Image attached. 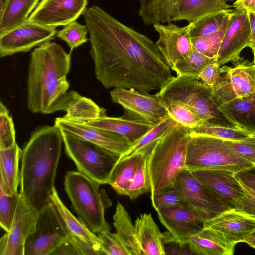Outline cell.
Segmentation results:
<instances>
[{
	"label": "cell",
	"mask_w": 255,
	"mask_h": 255,
	"mask_svg": "<svg viewBox=\"0 0 255 255\" xmlns=\"http://www.w3.org/2000/svg\"><path fill=\"white\" fill-rule=\"evenodd\" d=\"M245 140L255 148V134H253L249 139Z\"/></svg>",
	"instance_id": "cell-53"
},
{
	"label": "cell",
	"mask_w": 255,
	"mask_h": 255,
	"mask_svg": "<svg viewBox=\"0 0 255 255\" xmlns=\"http://www.w3.org/2000/svg\"><path fill=\"white\" fill-rule=\"evenodd\" d=\"M192 129L180 124L161 139L147 158L150 198L174 186L185 168L186 151Z\"/></svg>",
	"instance_id": "cell-3"
},
{
	"label": "cell",
	"mask_w": 255,
	"mask_h": 255,
	"mask_svg": "<svg viewBox=\"0 0 255 255\" xmlns=\"http://www.w3.org/2000/svg\"><path fill=\"white\" fill-rule=\"evenodd\" d=\"M22 153L16 142L10 147L0 149V179L13 193L17 192L20 184L18 164Z\"/></svg>",
	"instance_id": "cell-33"
},
{
	"label": "cell",
	"mask_w": 255,
	"mask_h": 255,
	"mask_svg": "<svg viewBox=\"0 0 255 255\" xmlns=\"http://www.w3.org/2000/svg\"><path fill=\"white\" fill-rule=\"evenodd\" d=\"M218 107L235 126L255 134V92L223 103Z\"/></svg>",
	"instance_id": "cell-26"
},
{
	"label": "cell",
	"mask_w": 255,
	"mask_h": 255,
	"mask_svg": "<svg viewBox=\"0 0 255 255\" xmlns=\"http://www.w3.org/2000/svg\"><path fill=\"white\" fill-rule=\"evenodd\" d=\"M54 125L61 129L91 141L120 156L132 145L121 135L92 127L85 122L70 120L64 117L56 118Z\"/></svg>",
	"instance_id": "cell-18"
},
{
	"label": "cell",
	"mask_w": 255,
	"mask_h": 255,
	"mask_svg": "<svg viewBox=\"0 0 255 255\" xmlns=\"http://www.w3.org/2000/svg\"><path fill=\"white\" fill-rule=\"evenodd\" d=\"M64 111V118L73 121L87 122L107 116L106 110L91 99L75 91L67 92L57 102L54 112Z\"/></svg>",
	"instance_id": "cell-22"
},
{
	"label": "cell",
	"mask_w": 255,
	"mask_h": 255,
	"mask_svg": "<svg viewBox=\"0 0 255 255\" xmlns=\"http://www.w3.org/2000/svg\"><path fill=\"white\" fill-rule=\"evenodd\" d=\"M228 24L215 32L191 39L193 47L207 56L217 60L220 47Z\"/></svg>",
	"instance_id": "cell-38"
},
{
	"label": "cell",
	"mask_w": 255,
	"mask_h": 255,
	"mask_svg": "<svg viewBox=\"0 0 255 255\" xmlns=\"http://www.w3.org/2000/svg\"><path fill=\"white\" fill-rule=\"evenodd\" d=\"M156 212L159 220L175 240L183 245L204 228V221L188 208H169Z\"/></svg>",
	"instance_id": "cell-20"
},
{
	"label": "cell",
	"mask_w": 255,
	"mask_h": 255,
	"mask_svg": "<svg viewBox=\"0 0 255 255\" xmlns=\"http://www.w3.org/2000/svg\"><path fill=\"white\" fill-rule=\"evenodd\" d=\"M70 237L50 201L38 212L35 230L25 244L24 255H51Z\"/></svg>",
	"instance_id": "cell-9"
},
{
	"label": "cell",
	"mask_w": 255,
	"mask_h": 255,
	"mask_svg": "<svg viewBox=\"0 0 255 255\" xmlns=\"http://www.w3.org/2000/svg\"><path fill=\"white\" fill-rule=\"evenodd\" d=\"M104 255H131L129 250L116 233L103 231L97 234Z\"/></svg>",
	"instance_id": "cell-45"
},
{
	"label": "cell",
	"mask_w": 255,
	"mask_h": 255,
	"mask_svg": "<svg viewBox=\"0 0 255 255\" xmlns=\"http://www.w3.org/2000/svg\"><path fill=\"white\" fill-rule=\"evenodd\" d=\"M57 32L55 27L27 21L0 35V56L2 58L27 52L35 46L54 39Z\"/></svg>",
	"instance_id": "cell-13"
},
{
	"label": "cell",
	"mask_w": 255,
	"mask_h": 255,
	"mask_svg": "<svg viewBox=\"0 0 255 255\" xmlns=\"http://www.w3.org/2000/svg\"><path fill=\"white\" fill-rule=\"evenodd\" d=\"M63 142L61 131L54 125L37 128L23 146L20 193L38 212L50 201Z\"/></svg>",
	"instance_id": "cell-2"
},
{
	"label": "cell",
	"mask_w": 255,
	"mask_h": 255,
	"mask_svg": "<svg viewBox=\"0 0 255 255\" xmlns=\"http://www.w3.org/2000/svg\"><path fill=\"white\" fill-rule=\"evenodd\" d=\"M251 28L248 11L243 8L233 10L217 57L220 66L240 57L246 47L251 48Z\"/></svg>",
	"instance_id": "cell-15"
},
{
	"label": "cell",
	"mask_w": 255,
	"mask_h": 255,
	"mask_svg": "<svg viewBox=\"0 0 255 255\" xmlns=\"http://www.w3.org/2000/svg\"><path fill=\"white\" fill-rule=\"evenodd\" d=\"M235 8H243L248 11L255 8V0H236L232 5Z\"/></svg>",
	"instance_id": "cell-51"
},
{
	"label": "cell",
	"mask_w": 255,
	"mask_h": 255,
	"mask_svg": "<svg viewBox=\"0 0 255 255\" xmlns=\"http://www.w3.org/2000/svg\"><path fill=\"white\" fill-rule=\"evenodd\" d=\"M244 242L255 250V231L249 235Z\"/></svg>",
	"instance_id": "cell-52"
},
{
	"label": "cell",
	"mask_w": 255,
	"mask_h": 255,
	"mask_svg": "<svg viewBox=\"0 0 255 255\" xmlns=\"http://www.w3.org/2000/svg\"><path fill=\"white\" fill-rule=\"evenodd\" d=\"M71 67V52L58 43L45 42L31 52L27 77V106L33 113H39L43 95L54 81L67 77Z\"/></svg>",
	"instance_id": "cell-4"
},
{
	"label": "cell",
	"mask_w": 255,
	"mask_h": 255,
	"mask_svg": "<svg viewBox=\"0 0 255 255\" xmlns=\"http://www.w3.org/2000/svg\"><path fill=\"white\" fill-rule=\"evenodd\" d=\"M50 199L70 236L93 245L103 252L101 241L98 235L90 231L69 210L61 200L55 187L53 190Z\"/></svg>",
	"instance_id": "cell-27"
},
{
	"label": "cell",
	"mask_w": 255,
	"mask_h": 255,
	"mask_svg": "<svg viewBox=\"0 0 255 255\" xmlns=\"http://www.w3.org/2000/svg\"><path fill=\"white\" fill-rule=\"evenodd\" d=\"M253 166L225 140L197 134L192 130L187 147L185 169H217L236 172Z\"/></svg>",
	"instance_id": "cell-7"
},
{
	"label": "cell",
	"mask_w": 255,
	"mask_h": 255,
	"mask_svg": "<svg viewBox=\"0 0 255 255\" xmlns=\"http://www.w3.org/2000/svg\"><path fill=\"white\" fill-rule=\"evenodd\" d=\"M146 156H148L139 152L119 160L111 173L107 184L119 194L125 195L131 180Z\"/></svg>",
	"instance_id": "cell-31"
},
{
	"label": "cell",
	"mask_w": 255,
	"mask_h": 255,
	"mask_svg": "<svg viewBox=\"0 0 255 255\" xmlns=\"http://www.w3.org/2000/svg\"><path fill=\"white\" fill-rule=\"evenodd\" d=\"M233 67L223 66L218 83L212 88L218 106L255 92V64L240 56L232 61Z\"/></svg>",
	"instance_id": "cell-11"
},
{
	"label": "cell",
	"mask_w": 255,
	"mask_h": 255,
	"mask_svg": "<svg viewBox=\"0 0 255 255\" xmlns=\"http://www.w3.org/2000/svg\"><path fill=\"white\" fill-rule=\"evenodd\" d=\"M242 156L255 165V148L245 140H226Z\"/></svg>",
	"instance_id": "cell-48"
},
{
	"label": "cell",
	"mask_w": 255,
	"mask_h": 255,
	"mask_svg": "<svg viewBox=\"0 0 255 255\" xmlns=\"http://www.w3.org/2000/svg\"><path fill=\"white\" fill-rule=\"evenodd\" d=\"M169 116L179 124L193 129L204 122L188 107L178 103H170L164 106Z\"/></svg>",
	"instance_id": "cell-43"
},
{
	"label": "cell",
	"mask_w": 255,
	"mask_h": 255,
	"mask_svg": "<svg viewBox=\"0 0 255 255\" xmlns=\"http://www.w3.org/2000/svg\"><path fill=\"white\" fill-rule=\"evenodd\" d=\"M2 2V0H0V3Z\"/></svg>",
	"instance_id": "cell-56"
},
{
	"label": "cell",
	"mask_w": 255,
	"mask_h": 255,
	"mask_svg": "<svg viewBox=\"0 0 255 255\" xmlns=\"http://www.w3.org/2000/svg\"><path fill=\"white\" fill-rule=\"evenodd\" d=\"M88 32L86 25H82L75 20L57 31L56 36L67 43L71 53L74 48L88 41L87 37Z\"/></svg>",
	"instance_id": "cell-39"
},
{
	"label": "cell",
	"mask_w": 255,
	"mask_h": 255,
	"mask_svg": "<svg viewBox=\"0 0 255 255\" xmlns=\"http://www.w3.org/2000/svg\"><path fill=\"white\" fill-rule=\"evenodd\" d=\"M85 123L92 127L121 135L132 144L140 139L155 126L123 116L111 117L106 116Z\"/></svg>",
	"instance_id": "cell-25"
},
{
	"label": "cell",
	"mask_w": 255,
	"mask_h": 255,
	"mask_svg": "<svg viewBox=\"0 0 255 255\" xmlns=\"http://www.w3.org/2000/svg\"><path fill=\"white\" fill-rule=\"evenodd\" d=\"M147 157H145L140 163L126 190L125 196L132 200L150 191L146 165Z\"/></svg>",
	"instance_id": "cell-40"
},
{
	"label": "cell",
	"mask_w": 255,
	"mask_h": 255,
	"mask_svg": "<svg viewBox=\"0 0 255 255\" xmlns=\"http://www.w3.org/2000/svg\"><path fill=\"white\" fill-rule=\"evenodd\" d=\"M112 101L122 106L123 116L130 119L156 125L169 115L156 94L150 95L134 89L114 88L110 92Z\"/></svg>",
	"instance_id": "cell-12"
},
{
	"label": "cell",
	"mask_w": 255,
	"mask_h": 255,
	"mask_svg": "<svg viewBox=\"0 0 255 255\" xmlns=\"http://www.w3.org/2000/svg\"><path fill=\"white\" fill-rule=\"evenodd\" d=\"M100 185L80 171H69L64 178L65 190L79 219L95 234L111 230L105 212L112 202Z\"/></svg>",
	"instance_id": "cell-5"
},
{
	"label": "cell",
	"mask_w": 255,
	"mask_h": 255,
	"mask_svg": "<svg viewBox=\"0 0 255 255\" xmlns=\"http://www.w3.org/2000/svg\"><path fill=\"white\" fill-rule=\"evenodd\" d=\"M222 73L221 67L216 60L203 70L199 75V79L205 85L212 89L219 82Z\"/></svg>",
	"instance_id": "cell-46"
},
{
	"label": "cell",
	"mask_w": 255,
	"mask_h": 255,
	"mask_svg": "<svg viewBox=\"0 0 255 255\" xmlns=\"http://www.w3.org/2000/svg\"><path fill=\"white\" fill-rule=\"evenodd\" d=\"M88 0H41L28 21L47 27L65 26L86 10Z\"/></svg>",
	"instance_id": "cell-16"
},
{
	"label": "cell",
	"mask_w": 255,
	"mask_h": 255,
	"mask_svg": "<svg viewBox=\"0 0 255 255\" xmlns=\"http://www.w3.org/2000/svg\"><path fill=\"white\" fill-rule=\"evenodd\" d=\"M90 35L96 79L106 89L148 93L174 77L155 43L94 5L82 14Z\"/></svg>",
	"instance_id": "cell-1"
},
{
	"label": "cell",
	"mask_w": 255,
	"mask_h": 255,
	"mask_svg": "<svg viewBox=\"0 0 255 255\" xmlns=\"http://www.w3.org/2000/svg\"><path fill=\"white\" fill-rule=\"evenodd\" d=\"M207 194L215 202L230 210H237L245 194L242 184L235 172L217 169L189 170Z\"/></svg>",
	"instance_id": "cell-10"
},
{
	"label": "cell",
	"mask_w": 255,
	"mask_h": 255,
	"mask_svg": "<svg viewBox=\"0 0 255 255\" xmlns=\"http://www.w3.org/2000/svg\"><path fill=\"white\" fill-rule=\"evenodd\" d=\"M40 0H5L0 4V35L24 23Z\"/></svg>",
	"instance_id": "cell-28"
},
{
	"label": "cell",
	"mask_w": 255,
	"mask_h": 255,
	"mask_svg": "<svg viewBox=\"0 0 255 255\" xmlns=\"http://www.w3.org/2000/svg\"><path fill=\"white\" fill-rule=\"evenodd\" d=\"M233 0H181L176 9L174 21L194 22L209 15L230 9Z\"/></svg>",
	"instance_id": "cell-29"
},
{
	"label": "cell",
	"mask_w": 255,
	"mask_h": 255,
	"mask_svg": "<svg viewBox=\"0 0 255 255\" xmlns=\"http://www.w3.org/2000/svg\"><path fill=\"white\" fill-rule=\"evenodd\" d=\"M187 244L195 255H232L236 245L222 233L204 227L193 235Z\"/></svg>",
	"instance_id": "cell-23"
},
{
	"label": "cell",
	"mask_w": 255,
	"mask_h": 255,
	"mask_svg": "<svg viewBox=\"0 0 255 255\" xmlns=\"http://www.w3.org/2000/svg\"><path fill=\"white\" fill-rule=\"evenodd\" d=\"M158 34L155 44L167 64L172 68L186 57L192 49L188 24L180 27L173 23L155 24Z\"/></svg>",
	"instance_id": "cell-19"
},
{
	"label": "cell",
	"mask_w": 255,
	"mask_h": 255,
	"mask_svg": "<svg viewBox=\"0 0 255 255\" xmlns=\"http://www.w3.org/2000/svg\"><path fill=\"white\" fill-rule=\"evenodd\" d=\"M250 11H252L255 15V8Z\"/></svg>",
	"instance_id": "cell-54"
},
{
	"label": "cell",
	"mask_w": 255,
	"mask_h": 255,
	"mask_svg": "<svg viewBox=\"0 0 255 255\" xmlns=\"http://www.w3.org/2000/svg\"><path fill=\"white\" fill-rule=\"evenodd\" d=\"M151 200L152 205L156 212L173 207L189 209L186 199L174 187L157 193L151 198Z\"/></svg>",
	"instance_id": "cell-41"
},
{
	"label": "cell",
	"mask_w": 255,
	"mask_h": 255,
	"mask_svg": "<svg viewBox=\"0 0 255 255\" xmlns=\"http://www.w3.org/2000/svg\"><path fill=\"white\" fill-rule=\"evenodd\" d=\"M134 224L135 238L141 255H166L164 233L160 232L151 214H141Z\"/></svg>",
	"instance_id": "cell-24"
},
{
	"label": "cell",
	"mask_w": 255,
	"mask_h": 255,
	"mask_svg": "<svg viewBox=\"0 0 255 255\" xmlns=\"http://www.w3.org/2000/svg\"><path fill=\"white\" fill-rule=\"evenodd\" d=\"M173 187L186 199L189 209L204 222L229 210L211 198L200 182L187 169L180 173Z\"/></svg>",
	"instance_id": "cell-17"
},
{
	"label": "cell",
	"mask_w": 255,
	"mask_h": 255,
	"mask_svg": "<svg viewBox=\"0 0 255 255\" xmlns=\"http://www.w3.org/2000/svg\"><path fill=\"white\" fill-rule=\"evenodd\" d=\"M204 227L222 233L237 244L244 242L255 231V219L237 210H230L205 221Z\"/></svg>",
	"instance_id": "cell-21"
},
{
	"label": "cell",
	"mask_w": 255,
	"mask_h": 255,
	"mask_svg": "<svg viewBox=\"0 0 255 255\" xmlns=\"http://www.w3.org/2000/svg\"><path fill=\"white\" fill-rule=\"evenodd\" d=\"M138 14L146 24L174 21L177 7L181 0H138Z\"/></svg>",
	"instance_id": "cell-30"
},
{
	"label": "cell",
	"mask_w": 255,
	"mask_h": 255,
	"mask_svg": "<svg viewBox=\"0 0 255 255\" xmlns=\"http://www.w3.org/2000/svg\"><path fill=\"white\" fill-rule=\"evenodd\" d=\"M51 255H80L75 237L69 238L59 246Z\"/></svg>",
	"instance_id": "cell-50"
},
{
	"label": "cell",
	"mask_w": 255,
	"mask_h": 255,
	"mask_svg": "<svg viewBox=\"0 0 255 255\" xmlns=\"http://www.w3.org/2000/svg\"><path fill=\"white\" fill-rule=\"evenodd\" d=\"M179 125V123L168 116L155 125L132 144L130 148L120 156L119 160L139 152L148 156L157 143Z\"/></svg>",
	"instance_id": "cell-32"
},
{
	"label": "cell",
	"mask_w": 255,
	"mask_h": 255,
	"mask_svg": "<svg viewBox=\"0 0 255 255\" xmlns=\"http://www.w3.org/2000/svg\"><path fill=\"white\" fill-rule=\"evenodd\" d=\"M234 9L215 13L188 24L191 38L215 32L229 22Z\"/></svg>",
	"instance_id": "cell-36"
},
{
	"label": "cell",
	"mask_w": 255,
	"mask_h": 255,
	"mask_svg": "<svg viewBox=\"0 0 255 255\" xmlns=\"http://www.w3.org/2000/svg\"><path fill=\"white\" fill-rule=\"evenodd\" d=\"M242 185L245 194L240 201L237 210L255 219V192Z\"/></svg>",
	"instance_id": "cell-47"
},
{
	"label": "cell",
	"mask_w": 255,
	"mask_h": 255,
	"mask_svg": "<svg viewBox=\"0 0 255 255\" xmlns=\"http://www.w3.org/2000/svg\"><path fill=\"white\" fill-rule=\"evenodd\" d=\"M37 215L20 193L10 229L0 240V255H24L25 244L35 230Z\"/></svg>",
	"instance_id": "cell-14"
},
{
	"label": "cell",
	"mask_w": 255,
	"mask_h": 255,
	"mask_svg": "<svg viewBox=\"0 0 255 255\" xmlns=\"http://www.w3.org/2000/svg\"><path fill=\"white\" fill-rule=\"evenodd\" d=\"M113 218L116 233L129 250L131 255H141L135 238L134 224L125 206L119 201Z\"/></svg>",
	"instance_id": "cell-34"
},
{
	"label": "cell",
	"mask_w": 255,
	"mask_h": 255,
	"mask_svg": "<svg viewBox=\"0 0 255 255\" xmlns=\"http://www.w3.org/2000/svg\"><path fill=\"white\" fill-rule=\"evenodd\" d=\"M20 193L8 194L0 188V225L6 232L9 231L18 204Z\"/></svg>",
	"instance_id": "cell-42"
},
{
	"label": "cell",
	"mask_w": 255,
	"mask_h": 255,
	"mask_svg": "<svg viewBox=\"0 0 255 255\" xmlns=\"http://www.w3.org/2000/svg\"><path fill=\"white\" fill-rule=\"evenodd\" d=\"M15 143V131L12 117L5 106L0 101V149L10 147Z\"/></svg>",
	"instance_id": "cell-44"
},
{
	"label": "cell",
	"mask_w": 255,
	"mask_h": 255,
	"mask_svg": "<svg viewBox=\"0 0 255 255\" xmlns=\"http://www.w3.org/2000/svg\"><path fill=\"white\" fill-rule=\"evenodd\" d=\"M253 62L255 64V57H254Z\"/></svg>",
	"instance_id": "cell-55"
},
{
	"label": "cell",
	"mask_w": 255,
	"mask_h": 255,
	"mask_svg": "<svg viewBox=\"0 0 255 255\" xmlns=\"http://www.w3.org/2000/svg\"><path fill=\"white\" fill-rule=\"evenodd\" d=\"M192 130V132L197 134L226 140H245L253 135L234 125L210 122H203Z\"/></svg>",
	"instance_id": "cell-35"
},
{
	"label": "cell",
	"mask_w": 255,
	"mask_h": 255,
	"mask_svg": "<svg viewBox=\"0 0 255 255\" xmlns=\"http://www.w3.org/2000/svg\"><path fill=\"white\" fill-rule=\"evenodd\" d=\"M216 60L203 54L193 46L188 55L177 62L171 69L176 72L177 76L200 80L199 75L203 70Z\"/></svg>",
	"instance_id": "cell-37"
},
{
	"label": "cell",
	"mask_w": 255,
	"mask_h": 255,
	"mask_svg": "<svg viewBox=\"0 0 255 255\" xmlns=\"http://www.w3.org/2000/svg\"><path fill=\"white\" fill-rule=\"evenodd\" d=\"M156 95L164 106L172 103L182 104L204 122L235 126L219 109L212 89L199 80L177 76Z\"/></svg>",
	"instance_id": "cell-6"
},
{
	"label": "cell",
	"mask_w": 255,
	"mask_h": 255,
	"mask_svg": "<svg viewBox=\"0 0 255 255\" xmlns=\"http://www.w3.org/2000/svg\"><path fill=\"white\" fill-rule=\"evenodd\" d=\"M65 150L78 171L100 184H107L120 156L91 141L61 129Z\"/></svg>",
	"instance_id": "cell-8"
},
{
	"label": "cell",
	"mask_w": 255,
	"mask_h": 255,
	"mask_svg": "<svg viewBox=\"0 0 255 255\" xmlns=\"http://www.w3.org/2000/svg\"><path fill=\"white\" fill-rule=\"evenodd\" d=\"M240 182L255 192V165L234 173Z\"/></svg>",
	"instance_id": "cell-49"
}]
</instances>
